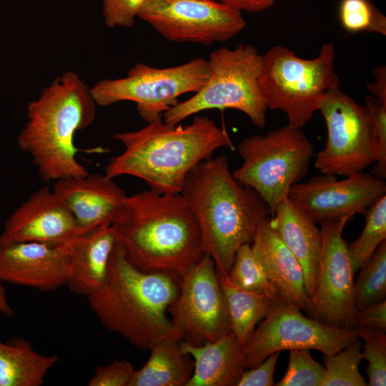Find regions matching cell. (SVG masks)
<instances>
[{
  "mask_svg": "<svg viewBox=\"0 0 386 386\" xmlns=\"http://www.w3.org/2000/svg\"><path fill=\"white\" fill-rule=\"evenodd\" d=\"M354 280V300L357 311L385 300L386 240L377 247L370 259L360 268Z\"/></svg>",
  "mask_w": 386,
  "mask_h": 386,
  "instance_id": "cell-28",
  "label": "cell"
},
{
  "mask_svg": "<svg viewBox=\"0 0 386 386\" xmlns=\"http://www.w3.org/2000/svg\"><path fill=\"white\" fill-rule=\"evenodd\" d=\"M386 331L385 300L371 303L357 312L356 325Z\"/></svg>",
  "mask_w": 386,
  "mask_h": 386,
  "instance_id": "cell-37",
  "label": "cell"
},
{
  "mask_svg": "<svg viewBox=\"0 0 386 386\" xmlns=\"http://www.w3.org/2000/svg\"><path fill=\"white\" fill-rule=\"evenodd\" d=\"M241 12H259L271 7L275 0H216Z\"/></svg>",
  "mask_w": 386,
  "mask_h": 386,
  "instance_id": "cell-38",
  "label": "cell"
},
{
  "mask_svg": "<svg viewBox=\"0 0 386 386\" xmlns=\"http://www.w3.org/2000/svg\"><path fill=\"white\" fill-rule=\"evenodd\" d=\"M179 293L168 309L183 340L214 342L231 332L228 308L213 259L204 254L179 277Z\"/></svg>",
  "mask_w": 386,
  "mask_h": 386,
  "instance_id": "cell-12",
  "label": "cell"
},
{
  "mask_svg": "<svg viewBox=\"0 0 386 386\" xmlns=\"http://www.w3.org/2000/svg\"><path fill=\"white\" fill-rule=\"evenodd\" d=\"M325 377L322 386L367 385L359 370L362 342L359 338L333 355H324Z\"/></svg>",
  "mask_w": 386,
  "mask_h": 386,
  "instance_id": "cell-29",
  "label": "cell"
},
{
  "mask_svg": "<svg viewBox=\"0 0 386 386\" xmlns=\"http://www.w3.org/2000/svg\"><path fill=\"white\" fill-rule=\"evenodd\" d=\"M373 74L375 81L373 83L367 84V89L373 94L372 96L386 103V67L378 66L374 69Z\"/></svg>",
  "mask_w": 386,
  "mask_h": 386,
  "instance_id": "cell-39",
  "label": "cell"
},
{
  "mask_svg": "<svg viewBox=\"0 0 386 386\" xmlns=\"http://www.w3.org/2000/svg\"><path fill=\"white\" fill-rule=\"evenodd\" d=\"M59 360L57 355L36 352L22 337L0 341V386H41Z\"/></svg>",
  "mask_w": 386,
  "mask_h": 386,
  "instance_id": "cell-23",
  "label": "cell"
},
{
  "mask_svg": "<svg viewBox=\"0 0 386 386\" xmlns=\"http://www.w3.org/2000/svg\"><path fill=\"white\" fill-rule=\"evenodd\" d=\"M219 281L227 300L230 330L245 345L276 302L265 295L234 285L226 277L219 276Z\"/></svg>",
  "mask_w": 386,
  "mask_h": 386,
  "instance_id": "cell-25",
  "label": "cell"
},
{
  "mask_svg": "<svg viewBox=\"0 0 386 386\" xmlns=\"http://www.w3.org/2000/svg\"><path fill=\"white\" fill-rule=\"evenodd\" d=\"M126 258L147 272L180 275L204 254L197 219L180 194L127 196L112 224Z\"/></svg>",
  "mask_w": 386,
  "mask_h": 386,
  "instance_id": "cell-3",
  "label": "cell"
},
{
  "mask_svg": "<svg viewBox=\"0 0 386 386\" xmlns=\"http://www.w3.org/2000/svg\"><path fill=\"white\" fill-rule=\"evenodd\" d=\"M0 313L6 315V316H14L15 315L14 311L11 308V307L9 305L5 290L4 287L2 286L1 281L0 280Z\"/></svg>",
  "mask_w": 386,
  "mask_h": 386,
  "instance_id": "cell-40",
  "label": "cell"
},
{
  "mask_svg": "<svg viewBox=\"0 0 386 386\" xmlns=\"http://www.w3.org/2000/svg\"><path fill=\"white\" fill-rule=\"evenodd\" d=\"M53 190L72 212L81 234L112 225L127 197L105 174L59 179Z\"/></svg>",
  "mask_w": 386,
  "mask_h": 386,
  "instance_id": "cell-18",
  "label": "cell"
},
{
  "mask_svg": "<svg viewBox=\"0 0 386 386\" xmlns=\"http://www.w3.org/2000/svg\"><path fill=\"white\" fill-rule=\"evenodd\" d=\"M146 363L135 370L130 386H187L194 362L180 340H166L153 346Z\"/></svg>",
  "mask_w": 386,
  "mask_h": 386,
  "instance_id": "cell-24",
  "label": "cell"
},
{
  "mask_svg": "<svg viewBox=\"0 0 386 386\" xmlns=\"http://www.w3.org/2000/svg\"><path fill=\"white\" fill-rule=\"evenodd\" d=\"M237 151L242 163L233 177L262 198L272 216L290 188L307 174L314 147L301 129L287 124L245 137Z\"/></svg>",
  "mask_w": 386,
  "mask_h": 386,
  "instance_id": "cell-8",
  "label": "cell"
},
{
  "mask_svg": "<svg viewBox=\"0 0 386 386\" xmlns=\"http://www.w3.org/2000/svg\"><path fill=\"white\" fill-rule=\"evenodd\" d=\"M181 194L199 223L204 254L213 259L218 274L226 277L238 248L251 244L271 217L269 207L252 188L233 177L224 155L194 167Z\"/></svg>",
  "mask_w": 386,
  "mask_h": 386,
  "instance_id": "cell-2",
  "label": "cell"
},
{
  "mask_svg": "<svg viewBox=\"0 0 386 386\" xmlns=\"http://www.w3.org/2000/svg\"><path fill=\"white\" fill-rule=\"evenodd\" d=\"M147 123L140 129L114 134L124 149L111 158L107 177L133 176L154 192L180 194L187 176L199 162L220 148L234 149L227 132L208 117L196 116L184 126L167 124L162 116Z\"/></svg>",
  "mask_w": 386,
  "mask_h": 386,
  "instance_id": "cell-1",
  "label": "cell"
},
{
  "mask_svg": "<svg viewBox=\"0 0 386 386\" xmlns=\"http://www.w3.org/2000/svg\"><path fill=\"white\" fill-rule=\"evenodd\" d=\"M335 46L324 44L311 59L277 45L262 59L259 85L267 109L281 110L288 125L302 128L313 117L326 94L340 86L334 68Z\"/></svg>",
  "mask_w": 386,
  "mask_h": 386,
  "instance_id": "cell-6",
  "label": "cell"
},
{
  "mask_svg": "<svg viewBox=\"0 0 386 386\" xmlns=\"http://www.w3.org/2000/svg\"><path fill=\"white\" fill-rule=\"evenodd\" d=\"M352 217L320 223L321 247L311 299L312 317L339 327H355L356 325L355 274L343 237L344 228Z\"/></svg>",
  "mask_w": 386,
  "mask_h": 386,
  "instance_id": "cell-14",
  "label": "cell"
},
{
  "mask_svg": "<svg viewBox=\"0 0 386 386\" xmlns=\"http://www.w3.org/2000/svg\"><path fill=\"white\" fill-rule=\"evenodd\" d=\"M280 352L269 355L264 360L254 367L244 370L237 386H272L274 373Z\"/></svg>",
  "mask_w": 386,
  "mask_h": 386,
  "instance_id": "cell-36",
  "label": "cell"
},
{
  "mask_svg": "<svg viewBox=\"0 0 386 386\" xmlns=\"http://www.w3.org/2000/svg\"><path fill=\"white\" fill-rule=\"evenodd\" d=\"M137 17L173 42L210 45L246 26L240 11L216 0H145Z\"/></svg>",
  "mask_w": 386,
  "mask_h": 386,
  "instance_id": "cell-13",
  "label": "cell"
},
{
  "mask_svg": "<svg viewBox=\"0 0 386 386\" xmlns=\"http://www.w3.org/2000/svg\"><path fill=\"white\" fill-rule=\"evenodd\" d=\"M68 254L61 246L39 242L0 243V280L41 292L67 286Z\"/></svg>",
  "mask_w": 386,
  "mask_h": 386,
  "instance_id": "cell-17",
  "label": "cell"
},
{
  "mask_svg": "<svg viewBox=\"0 0 386 386\" xmlns=\"http://www.w3.org/2000/svg\"><path fill=\"white\" fill-rule=\"evenodd\" d=\"M145 0H102L107 27L129 28L133 26Z\"/></svg>",
  "mask_w": 386,
  "mask_h": 386,
  "instance_id": "cell-34",
  "label": "cell"
},
{
  "mask_svg": "<svg viewBox=\"0 0 386 386\" xmlns=\"http://www.w3.org/2000/svg\"><path fill=\"white\" fill-rule=\"evenodd\" d=\"M375 131L377 143V159L371 169L373 175L385 179L386 178V103L382 102L372 96L364 97Z\"/></svg>",
  "mask_w": 386,
  "mask_h": 386,
  "instance_id": "cell-33",
  "label": "cell"
},
{
  "mask_svg": "<svg viewBox=\"0 0 386 386\" xmlns=\"http://www.w3.org/2000/svg\"><path fill=\"white\" fill-rule=\"evenodd\" d=\"M251 246L282 301L312 317V304L306 289L303 269L271 227L269 218L262 224Z\"/></svg>",
  "mask_w": 386,
  "mask_h": 386,
  "instance_id": "cell-19",
  "label": "cell"
},
{
  "mask_svg": "<svg viewBox=\"0 0 386 386\" xmlns=\"http://www.w3.org/2000/svg\"><path fill=\"white\" fill-rule=\"evenodd\" d=\"M262 59L248 44L213 51L207 60L206 83L192 96L165 112L164 122L174 125L204 110L233 109L244 113L254 125L264 127L267 109L259 85Z\"/></svg>",
  "mask_w": 386,
  "mask_h": 386,
  "instance_id": "cell-7",
  "label": "cell"
},
{
  "mask_svg": "<svg viewBox=\"0 0 386 386\" xmlns=\"http://www.w3.org/2000/svg\"><path fill=\"white\" fill-rule=\"evenodd\" d=\"M358 337L356 327L327 325L302 315L284 302L275 303L244 345L246 368L257 366L269 355L297 348L333 355Z\"/></svg>",
  "mask_w": 386,
  "mask_h": 386,
  "instance_id": "cell-11",
  "label": "cell"
},
{
  "mask_svg": "<svg viewBox=\"0 0 386 386\" xmlns=\"http://www.w3.org/2000/svg\"><path fill=\"white\" fill-rule=\"evenodd\" d=\"M386 196L385 179L364 171L339 180L322 174L293 185L288 197L315 223L354 217Z\"/></svg>",
  "mask_w": 386,
  "mask_h": 386,
  "instance_id": "cell-15",
  "label": "cell"
},
{
  "mask_svg": "<svg viewBox=\"0 0 386 386\" xmlns=\"http://www.w3.org/2000/svg\"><path fill=\"white\" fill-rule=\"evenodd\" d=\"M362 338V359L368 362L366 369L370 386L386 385V333L370 327L355 326Z\"/></svg>",
  "mask_w": 386,
  "mask_h": 386,
  "instance_id": "cell-31",
  "label": "cell"
},
{
  "mask_svg": "<svg viewBox=\"0 0 386 386\" xmlns=\"http://www.w3.org/2000/svg\"><path fill=\"white\" fill-rule=\"evenodd\" d=\"M226 277L242 289L265 295L276 303L283 302L251 244H244L238 248Z\"/></svg>",
  "mask_w": 386,
  "mask_h": 386,
  "instance_id": "cell-26",
  "label": "cell"
},
{
  "mask_svg": "<svg viewBox=\"0 0 386 386\" xmlns=\"http://www.w3.org/2000/svg\"><path fill=\"white\" fill-rule=\"evenodd\" d=\"M117 244L115 231L108 225L84 232L61 245L70 260L67 287L71 292L87 297L103 286Z\"/></svg>",
  "mask_w": 386,
  "mask_h": 386,
  "instance_id": "cell-20",
  "label": "cell"
},
{
  "mask_svg": "<svg viewBox=\"0 0 386 386\" xmlns=\"http://www.w3.org/2000/svg\"><path fill=\"white\" fill-rule=\"evenodd\" d=\"M81 234L69 207L54 192L44 187L34 192L9 217L0 243L39 242L61 246Z\"/></svg>",
  "mask_w": 386,
  "mask_h": 386,
  "instance_id": "cell-16",
  "label": "cell"
},
{
  "mask_svg": "<svg viewBox=\"0 0 386 386\" xmlns=\"http://www.w3.org/2000/svg\"><path fill=\"white\" fill-rule=\"evenodd\" d=\"M135 370L127 360H114L98 366L88 382L89 386H130Z\"/></svg>",
  "mask_w": 386,
  "mask_h": 386,
  "instance_id": "cell-35",
  "label": "cell"
},
{
  "mask_svg": "<svg viewBox=\"0 0 386 386\" xmlns=\"http://www.w3.org/2000/svg\"><path fill=\"white\" fill-rule=\"evenodd\" d=\"M365 225L356 240L347 244L351 266L355 274L386 240V196L381 198L364 214Z\"/></svg>",
  "mask_w": 386,
  "mask_h": 386,
  "instance_id": "cell-27",
  "label": "cell"
},
{
  "mask_svg": "<svg viewBox=\"0 0 386 386\" xmlns=\"http://www.w3.org/2000/svg\"><path fill=\"white\" fill-rule=\"evenodd\" d=\"M339 16L347 32L386 35V18L370 0H342Z\"/></svg>",
  "mask_w": 386,
  "mask_h": 386,
  "instance_id": "cell-30",
  "label": "cell"
},
{
  "mask_svg": "<svg viewBox=\"0 0 386 386\" xmlns=\"http://www.w3.org/2000/svg\"><path fill=\"white\" fill-rule=\"evenodd\" d=\"M180 275L147 272L126 258L117 243L103 286L88 298L91 311L108 330L140 350L183 334L168 317L179 293Z\"/></svg>",
  "mask_w": 386,
  "mask_h": 386,
  "instance_id": "cell-4",
  "label": "cell"
},
{
  "mask_svg": "<svg viewBox=\"0 0 386 386\" xmlns=\"http://www.w3.org/2000/svg\"><path fill=\"white\" fill-rule=\"evenodd\" d=\"M96 106L90 88L73 71L56 77L29 103L17 144L45 182L89 174L76 159L74 138L94 122Z\"/></svg>",
  "mask_w": 386,
  "mask_h": 386,
  "instance_id": "cell-5",
  "label": "cell"
},
{
  "mask_svg": "<svg viewBox=\"0 0 386 386\" xmlns=\"http://www.w3.org/2000/svg\"><path fill=\"white\" fill-rule=\"evenodd\" d=\"M208 76V62L202 58L166 68L137 63L125 77L103 79L90 91L101 107L123 101L135 102L139 116L149 122L178 103L181 95L198 91Z\"/></svg>",
  "mask_w": 386,
  "mask_h": 386,
  "instance_id": "cell-9",
  "label": "cell"
},
{
  "mask_svg": "<svg viewBox=\"0 0 386 386\" xmlns=\"http://www.w3.org/2000/svg\"><path fill=\"white\" fill-rule=\"evenodd\" d=\"M290 359L286 372L277 386H322L325 366L314 360L310 350H290Z\"/></svg>",
  "mask_w": 386,
  "mask_h": 386,
  "instance_id": "cell-32",
  "label": "cell"
},
{
  "mask_svg": "<svg viewBox=\"0 0 386 386\" xmlns=\"http://www.w3.org/2000/svg\"><path fill=\"white\" fill-rule=\"evenodd\" d=\"M180 345L194 362L193 373L187 386H237L247 369L244 345L232 332L201 345L183 340Z\"/></svg>",
  "mask_w": 386,
  "mask_h": 386,
  "instance_id": "cell-21",
  "label": "cell"
},
{
  "mask_svg": "<svg viewBox=\"0 0 386 386\" xmlns=\"http://www.w3.org/2000/svg\"><path fill=\"white\" fill-rule=\"evenodd\" d=\"M318 111L327 130L325 147L315 162L322 174L346 177L375 163L377 139L365 106L337 87L326 94Z\"/></svg>",
  "mask_w": 386,
  "mask_h": 386,
  "instance_id": "cell-10",
  "label": "cell"
},
{
  "mask_svg": "<svg viewBox=\"0 0 386 386\" xmlns=\"http://www.w3.org/2000/svg\"><path fill=\"white\" fill-rule=\"evenodd\" d=\"M269 224L300 263L310 300L321 247V231L287 197L276 207Z\"/></svg>",
  "mask_w": 386,
  "mask_h": 386,
  "instance_id": "cell-22",
  "label": "cell"
}]
</instances>
